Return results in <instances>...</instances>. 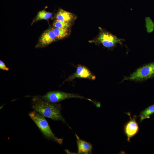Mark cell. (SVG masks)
Masks as SVG:
<instances>
[{"label": "cell", "instance_id": "cell-6", "mask_svg": "<svg viewBox=\"0 0 154 154\" xmlns=\"http://www.w3.org/2000/svg\"><path fill=\"white\" fill-rule=\"evenodd\" d=\"M57 40L52 28L50 27L45 30L39 38L35 47L42 48L46 46Z\"/></svg>", "mask_w": 154, "mask_h": 154}, {"label": "cell", "instance_id": "cell-11", "mask_svg": "<svg viewBox=\"0 0 154 154\" xmlns=\"http://www.w3.org/2000/svg\"><path fill=\"white\" fill-rule=\"evenodd\" d=\"M54 32L57 40L63 39L69 35L70 31L69 29H62L52 27Z\"/></svg>", "mask_w": 154, "mask_h": 154}, {"label": "cell", "instance_id": "cell-1", "mask_svg": "<svg viewBox=\"0 0 154 154\" xmlns=\"http://www.w3.org/2000/svg\"><path fill=\"white\" fill-rule=\"evenodd\" d=\"M32 106L34 111L44 117L65 122L61 113L60 104L48 102L38 96L33 98Z\"/></svg>", "mask_w": 154, "mask_h": 154}, {"label": "cell", "instance_id": "cell-3", "mask_svg": "<svg viewBox=\"0 0 154 154\" xmlns=\"http://www.w3.org/2000/svg\"><path fill=\"white\" fill-rule=\"evenodd\" d=\"M96 41V42L102 44L105 47L112 48L115 47L117 44L122 45L124 40L102 29Z\"/></svg>", "mask_w": 154, "mask_h": 154}, {"label": "cell", "instance_id": "cell-16", "mask_svg": "<svg viewBox=\"0 0 154 154\" xmlns=\"http://www.w3.org/2000/svg\"><path fill=\"white\" fill-rule=\"evenodd\" d=\"M0 69L5 71L9 70V68L6 66L4 62L1 60H0Z\"/></svg>", "mask_w": 154, "mask_h": 154}, {"label": "cell", "instance_id": "cell-7", "mask_svg": "<svg viewBox=\"0 0 154 154\" xmlns=\"http://www.w3.org/2000/svg\"><path fill=\"white\" fill-rule=\"evenodd\" d=\"M126 114L129 116L130 119L124 125V130L125 133L127 137V141L130 142V139L138 133L139 128L138 123L136 120V116H134L132 118L130 112Z\"/></svg>", "mask_w": 154, "mask_h": 154}, {"label": "cell", "instance_id": "cell-10", "mask_svg": "<svg viewBox=\"0 0 154 154\" xmlns=\"http://www.w3.org/2000/svg\"><path fill=\"white\" fill-rule=\"evenodd\" d=\"M78 154H91L93 148L90 143L81 139L76 134Z\"/></svg>", "mask_w": 154, "mask_h": 154}, {"label": "cell", "instance_id": "cell-13", "mask_svg": "<svg viewBox=\"0 0 154 154\" xmlns=\"http://www.w3.org/2000/svg\"><path fill=\"white\" fill-rule=\"evenodd\" d=\"M52 15V14L50 12H47L45 10H41L37 13L35 19L33 22V23L42 20H48L51 17Z\"/></svg>", "mask_w": 154, "mask_h": 154}, {"label": "cell", "instance_id": "cell-14", "mask_svg": "<svg viewBox=\"0 0 154 154\" xmlns=\"http://www.w3.org/2000/svg\"><path fill=\"white\" fill-rule=\"evenodd\" d=\"M70 22H62L55 20L53 24V27L62 29H69L72 25Z\"/></svg>", "mask_w": 154, "mask_h": 154}, {"label": "cell", "instance_id": "cell-5", "mask_svg": "<svg viewBox=\"0 0 154 154\" xmlns=\"http://www.w3.org/2000/svg\"><path fill=\"white\" fill-rule=\"evenodd\" d=\"M43 100L52 103H56L64 100L70 98L85 99L93 102L91 100L86 98L78 95L67 93L60 91H51L42 96H39Z\"/></svg>", "mask_w": 154, "mask_h": 154}, {"label": "cell", "instance_id": "cell-8", "mask_svg": "<svg viewBox=\"0 0 154 154\" xmlns=\"http://www.w3.org/2000/svg\"><path fill=\"white\" fill-rule=\"evenodd\" d=\"M76 78H81L94 80L96 78L93 75L86 67L79 65L78 66L75 73L69 76L66 81H71Z\"/></svg>", "mask_w": 154, "mask_h": 154}, {"label": "cell", "instance_id": "cell-2", "mask_svg": "<svg viewBox=\"0 0 154 154\" xmlns=\"http://www.w3.org/2000/svg\"><path fill=\"white\" fill-rule=\"evenodd\" d=\"M29 115L45 137L59 144L62 143L63 139L58 138L55 136L44 116L35 111L31 112Z\"/></svg>", "mask_w": 154, "mask_h": 154}, {"label": "cell", "instance_id": "cell-4", "mask_svg": "<svg viewBox=\"0 0 154 154\" xmlns=\"http://www.w3.org/2000/svg\"><path fill=\"white\" fill-rule=\"evenodd\" d=\"M154 76V62L147 64L137 69L124 80L135 81L144 80Z\"/></svg>", "mask_w": 154, "mask_h": 154}, {"label": "cell", "instance_id": "cell-15", "mask_svg": "<svg viewBox=\"0 0 154 154\" xmlns=\"http://www.w3.org/2000/svg\"><path fill=\"white\" fill-rule=\"evenodd\" d=\"M145 26L147 31L148 33L152 32L154 29V24L152 20L149 17L145 19Z\"/></svg>", "mask_w": 154, "mask_h": 154}, {"label": "cell", "instance_id": "cell-12", "mask_svg": "<svg viewBox=\"0 0 154 154\" xmlns=\"http://www.w3.org/2000/svg\"><path fill=\"white\" fill-rule=\"evenodd\" d=\"M154 113V104L151 105L141 111L139 116L140 117L139 121L141 122L144 119H149L150 116Z\"/></svg>", "mask_w": 154, "mask_h": 154}, {"label": "cell", "instance_id": "cell-9", "mask_svg": "<svg viewBox=\"0 0 154 154\" xmlns=\"http://www.w3.org/2000/svg\"><path fill=\"white\" fill-rule=\"evenodd\" d=\"M55 18L56 20L71 23L76 19V17L72 13L60 9L57 12Z\"/></svg>", "mask_w": 154, "mask_h": 154}]
</instances>
